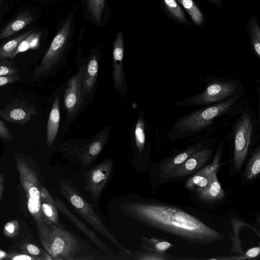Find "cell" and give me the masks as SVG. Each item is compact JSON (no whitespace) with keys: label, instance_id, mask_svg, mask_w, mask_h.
Returning <instances> with one entry per match:
<instances>
[{"label":"cell","instance_id":"7bdbcfd3","mask_svg":"<svg viewBox=\"0 0 260 260\" xmlns=\"http://www.w3.org/2000/svg\"><path fill=\"white\" fill-rule=\"evenodd\" d=\"M211 3L216 5V4H219V0H208Z\"/></svg>","mask_w":260,"mask_h":260},{"label":"cell","instance_id":"d6986e66","mask_svg":"<svg viewBox=\"0 0 260 260\" xmlns=\"http://www.w3.org/2000/svg\"><path fill=\"white\" fill-rule=\"evenodd\" d=\"M201 145L191 146L182 152L165 160L159 167L160 178H162L169 172L182 164L189 156L200 149Z\"/></svg>","mask_w":260,"mask_h":260},{"label":"cell","instance_id":"83f0119b","mask_svg":"<svg viewBox=\"0 0 260 260\" xmlns=\"http://www.w3.org/2000/svg\"><path fill=\"white\" fill-rule=\"evenodd\" d=\"M223 144L219 145L214 159L211 164L202 168L196 173L207 177L212 172H217L220 166V160L222 152Z\"/></svg>","mask_w":260,"mask_h":260},{"label":"cell","instance_id":"277c9868","mask_svg":"<svg viewBox=\"0 0 260 260\" xmlns=\"http://www.w3.org/2000/svg\"><path fill=\"white\" fill-rule=\"evenodd\" d=\"M60 192L74 210L97 232L108 239L123 254L131 257V251L122 246L103 222L90 204L68 180L58 181Z\"/></svg>","mask_w":260,"mask_h":260},{"label":"cell","instance_id":"3957f363","mask_svg":"<svg viewBox=\"0 0 260 260\" xmlns=\"http://www.w3.org/2000/svg\"><path fill=\"white\" fill-rule=\"evenodd\" d=\"M20 183L25 192L28 211L36 224L45 223L40 207L41 187L39 172L34 159L22 153L14 155Z\"/></svg>","mask_w":260,"mask_h":260},{"label":"cell","instance_id":"4316f807","mask_svg":"<svg viewBox=\"0 0 260 260\" xmlns=\"http://www.w3.org/2000/svg\"><path fill=\"white\" fill-rule=\"evenodd\" d=\"M181 4L186 10L193 22L197 25L203 22V16L196 4L192 0H176Z\"/></svg>","mask_w":260,"mask_h":260},{"label":"cell","instance_id":"60d3db41","mask_svg":"<svg viewBox=\"0 0 260 260\" xmlns=\"http://www.w3.org/2000/svg\"><path fill=\"white\" fill-rule=\"evenodd\" d=\"M5 175L4 174L0 171V204L2 199L3 198L5 188Z\"/></svg>","mask_w":260,"mask_h":260},{"label":"cell","instance_id":"836d02e7","mask_svg":"<svg viewBox=\"0 0 260 260\" xmlns=\"http://www.w3.org/2000/svg\"><path fill=\"white\" fill-rule=\"evenodd\" d=\"M146 251L131 252V259L138 260L165 259L164 254L146 250Z\"/></svg>","mask_w":260,"mask_h":260},{"label":"cell","instance_id":"b9f144b4","mask_svg":"<svg viewBox=\"0 0 260 260\" xmlns=\"http://www.w3.org/2000/svg\"><path fill=\"white\" fill-rule=\"evenodd\" d=\"M8 253L0 249V259H6Z\"/></svg>","mask_w":260,"mask_h":260},{"label":"cell","instance_id":"cb8c5ba5","mask_svg":"<svg viewBox=\"0 0 260 260\" xmlns=\"http://www.w3.org/2000/svg\"><path fill=\"white\" fill-rule=\"evenodd\" d=\"M32 30H28L6 42L0 47V59H13L20 42Z\"/></svg>","mask_w":260,"mask_h":260},{"label":"cell","instance_id":"d590c367","mask_svg":"<svg viewBox=\"0 0 260 260\" xmlns=\"http://www.w3.org/2000/svg\"><path fill=\"white\" fill-rule=\"evenodd\" d=\"M18 70L14 62L6 59H0V76L17 74Z\"/></svg>","mask_w":260,"mask_h":260},{"label":"cell","instance_id":"9c48e42d","mask_svg":"<svg viewBox=\"0 0 260 260\" xmlns=\"http://www.w3.org/2000/svg\"><path fill=\"white\" fill-rule=\"evenodd\" d=\"M113 165L112 159H106L84 173V189L94 201H98L110 178Z\"/></svg>","mask_w":260,"mask_h":260},{"label":"cell","instance_id":"44dd1931","mask_svg":"<svg viewBox=\"0 0 260 260\" xmlns=\"http://www.w3.org/2000/svg\"><path fill=\"white\" fill-rule=\"evenodd\" d=\"M98 68L96 56L93 55L89 60L85 69L82 86L83 95L90 92L94 87L97 78Z\"/></svg>","mask_w":260,"mask_h":260},{"label":"cell","instance_id":"9a60e30c","mask_svg":"<svg viewBox=\"0 0 260 260\" xmlns=\"http://www.w3.org/2000/svg\"><path fill=\"white\" fill-rule=\"evenodd\" d=\"M124 43L123 35L118 32L113 44L112 77L116 91L124 94L126 84L123 66Z\"/></svg>","mask_w":260,"mask_h":260},{"label":"cell","instance_id":"e0dca14e","mask_svg":"<svg viewBox=\"0 0 260 260\" xmlns=\"http://www.w3.org/2000/svg\"><path fill=\"white\" fill-rule=\"evenodd\" d=\"M40 207L45 223L59 222L58 209L55 201L43 185L41 187Z\"/></svg>","mask_w":260,"mask_h":260},{"label":"cell","instance_id":"7402d4cb","mask_svg":"<svg viewBox=\"0 0 260 260\" xmlns=\"http://www.w3.org/2000/svg\"><path fill=\"white\" fill-rule=\"evenodd\" d=\"M21 252L35 258L36 260H52L51 256L45 250L27 240H22L18 244Z\"/></svg>","mask_w":260,"mask_h":260},{"label":"cell","instance_id":"ab89813d","mask_svg":"<svg viewBox=\"0 0 260 260\" xmlns=\"http://www.w3.org/2000/svg\"><path fill=\"white\" fill-rule=\"evenodd\" d=\"M260 253L259 247H255L249 249L246 252L245 255L248 258H253L256 257Z\"/></svg>","mask_w":260,"mask_h":260},{"label":"cell","instance_id":"5b68a950","mask_svg":"<svg viewBox=\"0 0 260 260\" xmlns=\"http://www.w3.org/2000/svg\"><path fill=\"white\" fill-rule=\"evenodd\" d=\"M237 98L236 96L231 97L217 104L190 113L180 118L176 123L175 127L181 132L200 131L226 112L237 101Z\"/></svg>","mask_w":260,"mask_h":260},{"label":"cell","instance_id":"ba28073f","mask_svg":"<svg viewBox=\"0 0 260 260\" xmlns=\"http://www.w3.org/2000/svg\"><path fill=\"white\" fill-rule=\"evenodd\" d=\"M253 131L250 116L243 114L238 120L234 133V164L237 169L241 168L247 155Z\"/></svg>","mask_w":260,"mask_h":260},{"label":"cell","instance_id":"7c38bea8","mask_svg":"<svg viewBox=\"0 0 260 260\" xmlns=\"http://www.w3.org/2000/svg\"><path fill=\"white\" fill-rule=\"evenodd\" d=\"M236 89V84L229 82H218L211 84L199 95L191 100V104L208 105L228 98Z\"/></svg>","mask_w":260,"mask_h":260},{"label":"cell","instance_id":"8fae6325","mask_svg":"<svg viewBox=\"0 0 260 260\" xmlns=\"http://www.w3.org/2000/svg\"><path fill=\"white\" fill-rule=\"evenodd\" d=\"M85 69L83 65L77 73L68 80L64 93V104L70 118L76 115L82 104V86Z\"/></svg>","mask_w":260,"mask_h":260},{"label":"cell","instance_id":"1f68e13d","mask_svg":"<svg viewBox=\"0 0 260 260\" xmlns=\"http://www.w3.org/2000/svg\"><path fill=\"white\" fill-rule=\"evenodd\" d=\"M135 137L136 145L140 153L143 150L145 143L144 123L143 119L140 117L137 122L135 129Z\"/></svg>","mask_w":260,"mask_h":260},{"label":"cell","instance_id":"f35d334b","mask_svg":"<svg viewBox=\"0 0 260 260\" xmlns=\"http://www.w3.org/2000/svg\"><path fill=\"white\" fill-rule=\"evenodd\" d=\"M0 138L6 140H12L13 136L5 125L4 122L0 119Z\"/></svg>","mask_w":260,"mask_h":260},{"label":"cell","instance_id":"2e32d148","mask_svg":"<svg viewBox=\"0 0 260 260\" xmlns=\"http://www.w3.org/2000/svg\"><path fill=\"white\" fill-rule=\"evenodd\" d=\"M216 172H212L207 177L209 183L205 187L198 189L196 192L200 199L205 202H214L223 199L224 192L217 179Z\"/></svg>","mask_w":260,"mask_h":260},{"label":"cell","instance_id":"484cf974","mask_svg":"<svg viewBox=\"0 0 260 260\" xmlns=\"http://www.w3.org/2000/svg\"><path fill=\"white\" fill-rule=\"evenodd\" d=\"M41 35V34L40 32L31 31L20 42L14 54L13 58L20 53L26 51L29 49H37L39 46Z\"/></svg>","mask_w":260,"mask_h":260},{"label":"cell","instance_id":"f546056e","mask_svg":"<svg viewBox=\"0 0 260 260\" xmlns=\"http://www.w3.org/2000/svg\"><path fill=\"white\" fill-rule=\"evenodd\" d=\"M208 177L194 173L185 182V187L192 191H197L198 189L205 187L208 185Z\"/></svg>","mask_w":260,"mask_h":260},{"label":"cell","instance_id":"8992f818","mask_svg":"<svg viewBox=\"0 0 260 260\" xmlns=\"http://www.w3.org/2000/svg\"><path fill=\"white\" fill-rule=\"evenodd\" d=\"M72 25V17H70L58 30L40 63L34 70L35 76L46 75L58 63L67 47Z\"/></svg>","mask_w":260,"mask_h":260},{"label":"cell","instance_id":"ee69618b","mask_svg":"<svg viewBox=\"0 0 260 260\" xmlns=\"http://www.w3.org/2000/svg\"><path fill=\"white\" fill-rule=\"evenodd\" d=\"M1 0H0V6H1Z\"/></svg>","mask_w":260,"mask_h":260},{"label":"cell","instance_id":"603a6c76","mask_svg":"<svg viewBox=\"0 0 260 260\" xmlns=\"http://www.w3.org/2000/svg\"><path fill=\"white\" fill-rule=\"evenodd\" d=\"M142 243L140 246L147 250L152 251L160 254H164L168 249L171 248L172 244L165 240L157 238H148L142 237Z\"/></svg>","mask_w":260,"mask_h":260},{"label":"cell","instance_id":"30bf717a","mask_svg":"<svg viewBox=\"0 0 260 260\" xmlns=\"http://www.w3.org/2000/svg\"><path fill=\"white\" fill-rule=\"evenodd\" d=\"M57 208L62 214L73 223L102 251L109 259H119V255L112 250L96 235L94 231L88 228L86 225L79 219L68 208L65 203L59 198L55 200Z\"/></svg>","mask_w":260,"mask_h":260},{"label":"cell","instance_id":"4dcf8cb0","mask_svg":"<svg viewBox=\"0 0 260 260\" xmlns=\"http://www.w3.org/2000/svg\"><path fill=\"white\" fill-rule=\"evenodd\" d=\"M164 4L170 14L177 20L185 22L184 13L176 0H163Z\"/></svg>","mask_w":260,"mask_h":260},{"label":"cell","instance_id":"ffe728a7","mask_svg":"<svg viewBox=\"0 0 260 260\" xmlns=\"http://www.w3.org/2000/svg\"><path fill=\"white\" fill-rule=\"evenodd\" d=\"M32 20V16L28 12L20 14L9 23L1 31L0 40L16 34L28 25Z\"/></svg>","mask_w":260,"mask_h":260},{"label":"cell","instance_id":"d4e9b609","mask_svg":"<svg viewBox=\"0 0 260 260\" xmlns=\"http://www.w3.org/2000/svg\"><path fill=\"white\" fill-rule=\"evenodd\" d=\"M260 172V149L258 147L253 152L246 168L244 178L247 180L255 179Z\"/></svg>","mask_w":260,"mask_h":260},{"label":"cell","instance_id":"d6a6232c","mask_svg":"<svg viewBox=\"0 0 260 260\" xmlns=\"http://www.w3.org/2000/svg\"><path fill=\"white\" fill-rule=\"evenodd\" d=\"M89 9L94 19L100 22L105 8V0H87Z\"/></svg>","mask_w":260,"mask_h":260},{"label":"cell","instance_id":"7a4b0ae2","mask_svg":"<svg viewBox=\"0 0 260 260\" xmlns=\"http://www.w3.org/2000/svg\"><path fill=\"white\" fill-rule=\"evenodd\" d=\"M36 225L39 240L52 260L109 259L99 249L59 222Z\"/></svg>","mask_w":260,"mask_h":260},{"label":"cell","instance_id":"4fadbf2b","mask_svg":"<svg viewBox=\"0 0 260 260\" xmlns=\"http://www.w3.org/2000/svg\"><path fill=\"white\" fill-rule=\"evenodd\" d=\"M212 152V148H201L182 164L167 173L161 179L179 178L195 173L207 162Z\"/></svg>","mask_w":260,"mask_h":260},{"label":"cell","instance_id":"e575fe53","mask_svg":"<svg viewBox=\"0 0 260 260\" xmlns=\"http://www.w3.org/2000/svg\"><path fill=\"white\" fill-rule=\"evenodd\" d=\"M20 224L17 220L7 222L4 226L3 234L7 238H13L19 234Z\"/></svg>","mask_w":260,"mask_h":260},{"label":"cell","instance_id":"f1b7e54d","mask_svg":"<svg viewBox=\"0 0 260 260\" xmlns=\"http://www.w3.org/2000/svg\"><path fill=\"white\" fill-rule=\"evenodd\" d=\"M249 32L252 48L258 57L260 56V30L257 21L250 20Z\"/></svg>","mask_w":260,"mask_h":260},{"label":"cell","instance_id":"74e56055","mask_svg":"<svg viewBox=\"0 0 260 260\" xmlns=\"http://www.w3.org/2000/svg\"><path fill=\"white\" fill-rule=\"evenodd\" d=\"M6 259L10 260H36L35 258L22 252L8 253Z\"/></svg>","mask_w":260,"mask_h":260},{"label":"cell","instance_id":"5bb4252c","mask_svg":"<svg viewBox=\"0 0 260 260\" xmlns=\"http://www.w3.org/2000/svg\"><path fill=\"white\" fill-rule=\"evenodd\" d=\"M37 114L34 106L26 102L15 100L0 109V117L5 121L18 124H24Z\"/></svg>","mask_w":260,"mask_h":260},{"label":"cell","instance_id":"6da1fadb","mask_svg":"<svg viewBox=\"0 0 260 260\" xmlns=\"http://www.w3.org/2000/svg\"><path fill=\"white\" fill-rule=\"evenodd\" d=\"M119 208L131 218L193 244H212L225 239L196 217L174 206L154 202H125Z\"/></svg>","mask_w":260,"mask_h":260},{"label":"cell","instance_id":"52a82bcc","mask_svg":"<svg viewBox=\"0 0 260 260\" xmlns=\"http://www.w3.org/2000/svg\"><path fill=\"white\" fill-rule=\"evenodd\" d=\"M107 131L99 134L94 139L84 142H68L60 146L61 151L76 157L84 168L90 165L103 148L107 138Z\"/></svg>","mask_w":260,"mask_h":260},{"label":"cell","instance_id":"8d00e7d4","mask_svg":"<svg viewBox=\"0 0 260 260\" xmlns=\"http://www.w3.org/2000/svg\"><path fill=\"white\" fill-rule=\"evenodd\" d=\"M19 79L20 76L18 73L7 76H0V87L12 83L19 80Z\"/></svg>","mask_w":260,"mask_h":260},{"label":"cell","instance_id":"ac0fdd59","mask_svg":"<svg viewBox=\"0 0 260 260\" xmlns=\"http://www.w3.org/2000/svg\"><path fill=\"white\" fill-rule=\"evenodd\" d=\"M60 122V106L58 96L55 99L49 113L47 125V141L48 148L53 143L58 133Z\"/></svg>","mask_w":260,"mask_h":260}]
</instances>
